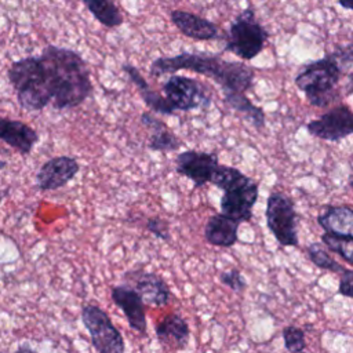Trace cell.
I'll use <instances>...</instances> for the list:
<instances>
[{
  "label": "cell",
  "mask_w": 353,
  "mask_h": 353,
  "mask_svg": "<svg viewBox=\"0 0 353 353\" xmlns=\"http://www.w3.org/2000/svg\"><path fill=\"white\" fill-rule=\"evenodd\" d=\"M219 280H221L222 284L228 285L234 292H241L247 288V281H245L244 276L236 268L229 269V270H223L219 274Z\"/></svg>",
  "instance_id": "4316f807"
},
{
  "label": "cell",
  "mask_w": 353,
  "mask_h": 353,
  "mask_svg": "<svg viewBox=\"0 0 353 353\" xmlns=\"http://www.w3.org/2000/svg\"><path fill=\"white\" fill-rule=\"evenodd\" d=\"M83 4L106 28H117L123 23V15L113 0H83Z\"/></svg>",
  "instance_id": "603a6c76"
},
{
  "label": "cell",
  "mask_w": 353,
  "mask_h": 353,
  "mask_svg": "<svg viewBox=\"0 0 353 353\" xmlns=\"http://www.w3.org/2000/svg\"><path fill=\"white\" fill-rule=\"evenodd\" d=\"M321 243L332 252L339 255L347 263L353 266V237H343L335 236L330 233L321 234Z\"/></svg>",
  "instance_id": "d4e9b609"
},
{
  "label": "cell",
  "mask_w": 353,
  "mask_h": 353,
  "mask_svg": "<svg viewBox=\"0 0 353 353\" xmlns=\"http://www.w3.org/2000/svg\"><path fill=\"white\" fill-rule=\"evenodd\" d=\"M132 288L139 294L143 303L150 306H165L170 301V288L164 279L153 272H131Z\"/></svg>",
  "instance_id": "5bb4252c"
},
{
  "label": "cell",
  "mask_w": 353,
  "mask_h": 353,
  "mask_svg": "<svg viewBox=\"0 0 353 353\" xmlns=\"http://www.w3.org/2000/svg\"><path fill=\"white\" fill-rule=\"evenodd\" d=\"M338 292L343 296L353 298V270L343 269L339 273V284H338Z\"/></svg>",
  "instance_id": "f546056e"
},
{
  "label": "cell",
  "mask_w": 353,
  "mask_h": 353,
  "mask_svg": "<svg viewBox=\"0 0 353 353\" xmlns=\"http://www.w3.org/2000/svg\"><path fill=\"white\" fill-rule=\"evenodd\" d=\"M123 70L127 73V76L130 77V80L132 81V84L137 87L142 101L145 102V105L156 112V113H160V114H174L175 109L174 106L170 103V101L159 94L157 91L152 90V87L148 84V81L145 80V77L141 74V72L131 63H124L123 65Z\"/></svg>",
  "instance_id": "44dd1931"
},
{
  "label": "cell",
  "mask_w": 353,
  "mask_h": 353,
  "mask_svg": "<svg viewBox=\"0 0 353 353\" xmlns=\"http://www.w3.org/2000/svg\"><path fill=\"white\" fill-rule=\"evenodd\" d=\"M178 70H190L212 79L223 94H245L254 80V70L245 63L204 52H182L175 57L156 58L149 73L153 77H160Z\"/></svg>",
  "instance_id": "7a4b0ae2"
},
{
  "label": "cell",
  "mask_w": 353,
  "mask_h": 353,
  "mask_svg": "<svg viewBox=\"0 0 353 353\" xmlns=\"http://www.w3.org/2000/svg\"><path fill=\"white\" fill-rule=\"evenodd\" d=\"M240 222L226 216L225 214H214L204 226V239L208 244L228 248L237 243V232Z\"/></svg>",
  "instance_id": "d6986e66"
},
{
  "label": "cell",
  "mask_w": 353,
  "mask_h": 353,
  "mask_svg": "<svg viewBox=\"0 0 353 353\" xmlns=\"http://www.w3.org/2000/svg\"><path fill=\"white\" fill-rule=\"evenodd\" d=\"M7 74L22 109L29 112L41 110L51 103L39 57H26L12 62Z\"/></svg>",
  "instance_id": "5b68a950"
},
{
  "label": "cell",
  "mask_w": 353,
  "mask_h": 353,
  "mask_svg": "<svg viewBox=\"0 0 353 353\" xmlns=\"http://www.w3.org/2000/svg\"><path fill=\"white\" fill-rule=\"evenodd\" d=\"M306 130L310 135L324 141H341L353 135V112L346 105H336L319 119L309 121Z\"/></svg>",
  "instance_id": "30bf717a"
},
{
  "label": "cell",
  "mask_w": 353,
  "mask_h": 353,
  "mask_svg": "<svg viewBox=\"0 0 353 353\" xmlns=\"http://www.w3.org/2000/svg\"><path fill=\"white\" fill-rule=\"evenodd\" d=\"M0 141L21 154H29L39 141L37 132L23 121L0 117Z\"/></svg>",
  "instance_id": "2e32d148"
},
{
  "label": "cell",
  "mask_w": 353,
  "mask_h": 353,
  "mask_svg": "<svg viewBox=\"0 0 353 353\" xmlns=\"http://www.w3.org/2000/svg\"><path fill=\"white\" fill-rule=\"evenodd\" d=\"M345 92H346V95L353 94V72L347 74V80L345 84Z\"/></svg>",
  "instance_id": "4dcf8cb0"
},
{
  "label": "cell",
  "mask_w": 353,
  "mask_h": 353,
  "mask_svg": "<svg viewBox=\"0 0 353 353\" xmlns=\"http://www.w3.org/2000/svg\"><path fill=\"white\" fill-rule=\"evenodd\" d=\"M141 123L150 132L148 148L154 152H174L182 146L181 139L168 128V125L150 112L141 114Z\"/></svg>",
  "instance_id": "ac0fdd59"
},
{
  "label": "cell",
  "mask_w": 353,
  "mask_h": 353,
  "mask_svg": "<svg viewBox=\"0 0 353 353\" xmlns=\"http://www.w3.org/2000/svg\"><path fill=\"white\" fill-rule=\"evenodd\" d=\"M266 225L281 247L298 245V214L294 201L283 192H272L266 200Z\"/></svg>",
  "instance_id": "52a82bcc"
},
{
  "label": "cell",
  "mask_w": 353,
  "mask_h": 353,
  "mask_svg": "<svg viewBox=\"0 0 353 353\" xmlns=\"http://www.w3.org/2000/svg\"><path fill=\"white\" fill-rule=\"evenodd\" d=\"M114 305L124 313L130 327L139 332L146 334V314L143 301L131 285H116L110 292Z\"/></svg>",
  "instance_id": "4fadbf2b"
},
{
  "label": "cell",
  "mask_w": 353,
  "mask_h": 353,
  "mask_svg": "<svg viewBox=\"0 0 353 353\" xmlns=\"http://www.w3.org/2000/svg\"><path fill=\"white\" fill-rule=\"evenodd\" d=\"M146 229L160 240L167 241L170 239L168 223L160 216H150L146 222Z\"/></svg>",
  "instance_id": "f1b7e54d"
},
{
  "label": "cell",
  "mask_w": 353,
  "mask_h": 353,
  "mask_svg": "<svg viewBox=\"0 0 353 353\" xmlns=\"http://www.w3.org/2000/svg\"><path fill=\"white\" fill-rule=\"evenodd\" d=\"M349 186H350V189L353 190V174L349 176Z\"/></svg>",
  "instance_id": "836d02e7"
},
{
  "label": "cell",
  "mask_w": 353,
  "mask_h": 353,
  "mask_svg": "<svg viewBox=\"0 0 353 353\" xmlns=\"http://www.w3.org/2000/svg\"><path fill=\"white\" fill-rule=\"evenodd\" d=\"M268 39V30L258 22L254 10L247 7L230 22L225 36V51L245 61L254 59L263 50Z\"/></svg>",
  "instance_id": "8992f818"
},
{
  "label": "cell",
  "mask_w": 353,
  "mask_h": 353,
  "mask_svg": "<svg viewBox=\"0 0 353 353\" xmlns=\"http://www.w3.org/2000/svg\"><path fill=\"white\" fill-rule=\"evenodd\" d=\"M157 341L167 349L183 350L190 339V330L186 320L178 313H170L161 319L156 328Z\"/></svg>",
  "instance_id": "9a60e30c"
},
{
  "label": "cell",
  "mask_w": 353,
  "mask_h": 353,
  "mask_svg": "<svg viewBox=\"0 0 353 353\" xmlns=\"http://www.w3.org/2000/svg\"><path fill=\"white\" fill-rule=\"evenodd\" d=\"M317 223L325 233L353 237V208L347 205H327L317 215Z\"/></svg>",
  "instance_id": "ffe728a7"
},
{
  "label": "cell",
  "mask_w": 353,
  "mask_h": 353,
  "mask_svg": "<svg viewBox=\"0 0 353 353\" xmlns=\"http://www.w3.org/2000/svg\"><path fill=\"white\" fill-rule=\"evenodd\" d=\"M342 73L334 58L327 54L324 58L303 65L295 76V85L310 105L328 108L341 98L336 87Z\"/></svg>",
  "instance_id": "277c9868"
},
{
  "label": "cell",
  "mask_w": 353,
  "mask_h": 353,
  "mask_svg": "<svg viewBox=\"0 0 353 353\" xmlns=\"http://www.w3.org/2000/svg\"><path fill=\"white\" fill-rule=\"evenodd\" d=\"M223 101L230 109L241 113L256 130L263 128V125H265V112L261 108L255 106L245 97V94H233V92L223 94Z\"/></svg>",
  "instance_id": "7402d4cb"
},
{
  "label": "cell",
  "mask_w": 353,
  "mask_h": 353,
  "mask_svg": "<svg viewBox=\"0 0 353 353\" xmlns=\"http://www.w3.org/2000/svg\"><path fill=\"white\" fill-rule=\"evenodd\" d=\"M39 58L51 105L55 109L77 108L92 92L90 70L77 51L48 44Z\"/></svg>",
  "instance_id": "6da1fadb"
},
{
  "label": "cell",
  "mask_w": 353,
  "mask_h": 353,
  "mask_svg": "<svg viewBox=\"0 0 353 353\" xmlns=\"http://www.w3.org/2000/svg\"><path fill=\"white\" fill-rule=\"evenodd\" d=\"M15 353H36V352H33L32 349H29L26 346H21V347H18V350Z\"/></svg>",
  "instance_id": "d6a6232c"
},
{
  "label": "cell",
  "mask_w": 353,
  "mask_h": 353,
  "mask_svg": "<svg viewBox=\"0 0 353 353\" xmlns=\"http://www.w3.org/2000/svg\"><path fill=\"white\" fill-rule=\"evenodd\" d=\"M306 254L309 256V259L319 268L323 270H330L334 273H341L345 266H342L341 263H338L328 252V248L323 244V243H310L306 247Z\"/></svg>",
  "instance_id": "cb8c5ba5"
},
{
  "label": "cell",
  "mask_w": 353,
  "mask_h": 353,
  "mask_svg": "<svg viewBox=\"0 0 353 353\" xmlns=\"http://www.w3.org/2000/svg\"><path fill=\"white\" fill-rule=\"evenodd\" d=\"M164 97L175 110L207 109L211 105V92L208 87L196 79L174 74L163 84Z\"/></svg>",
  "instance_id": "9c48e42d"
},
{
  "label": "cell",
  "mask_w": 353,
  "mask_h": 353,
  "mask_svg": "<svg viewBox=\"0 0 353 353\" xmlns=\"http://www.w3.org/2000/svg\"><path fill=\"white\" fill-rule=\"evenodd\" d=\"M80 170L79 161L70 156H57L46 161L36 175L37 188L50 192L65 186Z\"/></svg>",
  "instance_id": "7c38bea8"
},
{
  "label": "cell",
  "mask_w": 353,
  "mask_h": 353,
  "mask_svg": "<svg viewBox=\"0 0 353 353\" xmlns=\"http://www.w3.org/2000/svg\"><path fill=\"white\" fill-rule=\"evenodd\" d=\"M330 55L334 58L342 72L353 66V44L336 46Z\"/></svg>",
  "instance_id": "83f0119b"
},
{
  "label": "cell",
  "mask_w": 353,
  "mask_h": 353,
  "mask_svg": "<svg viewBox=\"0 0 353 353\" xmlns=\"http://www.w3.org/2000/svg\"><path fill=\"white\" fill-rule=\"evenodd\" d=\"M210 182L223 190L219 201L221 212L237 221L247 222L252 216L258 200V183L243 174L239 168L219 164Z\"/></svg>",
  "instance_id": "3957f363"
},
{
  "label": "cell",
  "mask_w": 353,
  "mask_h": 353,
  "mask_svg": "<svg viewBox=\"0 0 353 353\" xmlns=\"http://www.w3.org/2000/svg\"><path fill=\"white\" fill-rule=\"evenodd\" d=\"M170 17L172 23L186 37L193 40H214L219 37L218 26L200 15L182 10H174L171 11Z\"/></svg>",
  "instance_id": "e0dca14e"
},
{
  "label": "cell",
  "mask_w": 353,
  "mask_h": 353,
  "mask_svg": "<svg viewBox=\"0 0 353 353\" xmlns=\"http://www.w3.org/2000/svg\"><path fill=\"white\" fill-rule=\"evenodd\" d=\"M81 320L98 353H124V339L103 309L87 303L81 310Z\"/></svg>",
  "instance_id": "ba28073f"
},
{
  "label": "cell",
  "mask_w": 353,
  "mask_h": 353,
  "mask_svg": "<svg viewBox=\"0 0 353 353\" xmlns=\"http://www.w3.org/2000/svg\"><path fill=\"white\" fill-rule=\"evenodd\" d=\"M338 3L341 7L353 11V0H338Z\"/></svg>",
  "instance_id": "1f68e13d"
},
{
  "label": "cell",
  "mask_w": 353,
  "mask_h": 353,
  "mask_svg": "<svg viewBox=\"0 0 353 353\" xmlns=\"http://www.w3.org/2000/svg\"><path fill=\"white\" fill-rule=\"evenodd\" d=\"M3 197H4V193H3V190H1V189H0V201H1V200H3Z\"/></svg>",
  "instance_id": "e575fe53"
},
{
  "label": "cell",
  "mask_w": 353,
  "mask_h": 353,
  "mask_svg": "<svg viewBox=\"0 0 353 353\" xmlns=\"http://www.w3.org/2000/svg\"><path fill=\"white\" fill-rule=\"evenodd\" d=\"M284 347L290 353H303L306 349V339L305 332L302 328L296 325H285L281 330Z\"/></svg>",
  "instance_id": "484cf974"
},
{
  "label": "cell",
  "mask_w": 353,
  "mask_h": 353,
  "mask_svg": "<svg viewBox=\"0 0 353 353\" xmlns=\"http://www.w3.org/2000/svg\"><path fill=\"white\" fill-rule=\"evenodd\" d=\"M218 165V156L214 152L189 149L181 152L175 159L176 172L190 179L194 189H199L210 182Z\"/></svg>",
  "instance_id": "8fae6325"
}]
</instances>
